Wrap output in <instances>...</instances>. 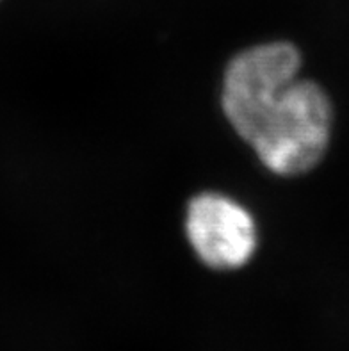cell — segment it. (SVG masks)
I'll return each mask as SVG.
<instances>
[{"label": "cell", "instance_id": "1", "mask_svg": "<svg viewBox=\"0 0 349 351\" xmlns=\"http://www.w3.org/2000/svg\"><path fill=\"white\" fill-rule=\"evenodd\" d=\"M301 56L291 43H265L237 53L223 79L226 120L273 173H306L330 145L332 102L300 79Z\"/></svg>", "mask_w": 349, "mask_h": 351}, {"label": "cell", "instance_id": "2", "mask_svg": "<svg viewBox=\"0 0 349 351\" xmlns=\"http://www.w3.org/2000/svg\"><path fill=\"white\" fill-rule=\"evenodd\" d=\"M186 232L200 261L219 271L243 267L258 243L252 214L219 193H202L191 200Z\"/></svg>", "mask_w": 349, "mask_h": 351}]
</instances>
